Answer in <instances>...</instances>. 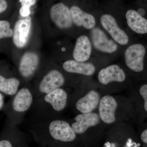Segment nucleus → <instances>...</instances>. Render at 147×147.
I'll return each instance as SVG.
<instances>
[{
    "instance_id": "12",
    "label": "nucleus",
    "mask_w": 147,
    "mask_h": 147,
    "mask_svg": "<svg viewBox=\"0 0 147 147\" xmlns=\"http://www.w3.org/2000/svg\"><path fill=\"white\" fill-rule=\"evenodd\" d=\"M91 38L95 48L100 52L111 54L117 50V45L115 42L109 39L104 32L99 28L92 30Z\"/></svg>"
},
{
    "instance_id": "16",
    "label": "nucleus",
    "mask_w": 147,
    "mask_h": 147,
    "mask_svg": "<svg viewBox=\"0 0 147 147\" xmlns=\"http://www.w3.org/2000/svg\"><path fill=\"white\" fill-rule=\"evenodd\" d=\"M72 23L78 27H83L87 29H92L96 25L94 16L85 12L80 7L74 5L70 8Z\"/></svg>"
},
{
    "instance_id": "9",
    "label": "nucleus",
    "mask_w": 147,
    "mask_h": 147,
    "mask_svg": "<svg viewBox=\"0 0 147 147\" xmlns=\"http://www.w3.org/2000/svg\"><path fill=\"white\" fill-rule=\"evenodd\" d=\"M20 78L14 76L6 65H0V92L6 95L13 96L20 88Z\"/></svg>"
},
{
    "instance_id": "22",
    "label": "nucleus",
    "mask_w": 147,
    "mask_h": 147,
    "mask_svg": "<svg viewBox=\"0 0 147 147\" xmlns=\"http://www.w3.org/2000/svg\"><path fill=\"white\" fill-rule=\"evenodd\" d=\"M9 6L8 0H0V19L8 11Z\"/></svg>"
},
{
    "instance_id": "3",
    "label": "nucleus",
    "mask_w": 147,
    "mask_h": 147,
    "mask_svg": "<svg viewBox=\"0 0 147 147\" xmlns=\"http://www.w3.org/2000/svg\"><path fill=\"white\" fill-rule=\"evenodd\" d=\"M34 99L31 85L27 84L20 88L3 108L6 121L17 126L20 124L32 108Z\"/></svg>"
},
{
    "instance_id": "10",
    "label": "nucleus",
    "mask_w": 147,
    "mask_h": 147,
    "mask_svg": "<svg viewBox=\"0 0 147 147\" xmlns=\"http://www.w3.org/2000/svg\"><path fill=\"white\" fill-rule=\"evenodd\" d=\"M51 20L59 28H70L72 26L70 9L62 3L54 5L50 10Z\"/></svg>"
},
{
    "instance_id": "8",
    "label": "nucleus",
    "mask_w": 147,
    "mask_h": 147,
    "mask_svg": "<svg viewBox=\"0 0 147 147\" xmlns=\"http://www.w3.org/2000/svg\"><path fill=\"white\" fill-rule=\"evenodd\" d=\"M146 53V48L142 44L136 43L130 45L127 48L125 53L126 65L135 72L143 71Z\"/></svg>"
},
{
    "instance_id": "28",
    "label": "nucleus",
    "mask_w": 147,
    "mask_h": 147,
    "mask_svg": "<svg viewBox=\"0 0 147 147\" xmlns=\"http://www.w3.org/2000/svg\"><path fill=\"white\" fill-rule=\"evenodd\" d=\"M17 147H30L29 146L28 144V143H27V141H25V142H22V143H21L20 144L18 145V146Z\"/></svg>"
},
{
    "instance_id": "5",
    "label": "nucleus",
    "mask_w": 147,
    "mask_h": 147,
    "mask_svg": "<svg viewBox=\"0 0 147 147\" xmlns=\"http://www.w3.org/2000/svg\"><path fill=\"white\" fill-rule=\"evenodd\" d=\"M40 59L36 53L28 51L24 53L17 64V70L21 79L26 82L33 79L38 73Z\"/></svg>"
},
{
    "instance_id": "25",
    "label": "nucleus",
    "mask_w": 147,
    "mask_h": 147,
    "mask_svg": "<svg viewBox=\"0 0 147 147\" xmlns=\"http://www.w3.org/2000/svg\"><path fill=\"white\" fill-rule=\"evenodd\" d=\"M36 3V0H21V6L30 7Z\"/></svg>"
},
{
    "instance_id": "27",
    "label": "nucleus",
    "mask_w": 147,
    "mask_h": 147,
    "mask_svg": "<svg viewBox=\"0 0 147 147\" xmlns=\"http://www.w3.org/2000/svg\"><path fill=\"white\" fill-rule=\"evenodd\" d=\"M141 139L143 142L147 144V129H146L142 132L141 135Z\"/></svg>"
},
{
    "instance_id": "29",
    "label": "nucleus",
    "mask_w": 147,
    "mask_h": 147,
    "mask_svg": "<svg viewBox=\"0 0 147 147\" xmlns=\"http://www.w3.org/2000/svg\"><path fill=\"white\" fill-rule=\"evenodd\" d=\"M1 50V48H0V50Z\"/></svg>"
},
{
    "instance_id": "19",
    "label": "nucleus",
    "mask_w": 147,
    "mask_h": 147,
    "mask_svg": "<svg viewBox=\"0 0 147 147\" xmlns=\"http://www.w3.org/2000/svg\"><path fill=\"white\" fill-rule=\"evenodd\" d=\"M65 71L69 73L77 74L85 76H91L95 71V67L90 63L82 62L74 60H69L62 65Z\"/></svg>"
},
{
    "instance_id": "11",
    "label": "nucleus",
    "mask_w": 147,
    "mask_h": 147,
    "mask_svg": "<svg viewBox=\"0 0 147 147\" xmlns=\"http://www.w3.org/2000/svg\"><path fill=\"white\" fill-rule=\"evenodd\" d=\"M100 22L103 28L116 42L123 45L128 43V36L119 27L116 19L113 16L110 14H104L100 17Z\"/></svg>"
},
{
    "instance_id": "18",
    "label": "nucleus",
    "mask_w": 147,
    "mask_h": 147,
    "mask_svg": "<svg viewBox=\"0 0 147 147\" xmlns=\"http://www.w3.org/2000/svg\"><path fill=\"white\" fill-rule=\"evenodd\" d=\"M92 45L89 38L85 35L79 36L76 40L73 52L74 60L85 62L89 59Z\"/></svg>"
},
{
    "instance_id": "30",
    "label": "nucleus",
    "mask_w": 147,
    "mask_h": 147,
    "mask_svg": "<svg viewBox=\"0 0 147 147\" xmlns=\"http://www.w3.org/2000/svg\"><path fill=\"white\" fill-rule=\"evenodd\" d=\"M40 147H42L40 146Z\"/></svg>"
},
{
    "instance_id": "21",
    "label": "nucleus",
    "mask_w": 147,
    "mask_h": 147,
    "mask_svg": "<svg viewBox=\"0 0 147 147\" xmlns=\"http://www.w3.org/2000/svg\"><path fill=\"white\" fill-rule=\"evenodd\" d=\"M13 34V29L10 22L5 19H0V48L6 47L5 42L11 40Z\"/></svg>"
},
{
    "instance_id": "4",
    "label": "nucleus",
    "mask_w": 147,
    "mask_h": 147,
    "mask_svg": "<svg viewBox=\"0 0 147 147\" xmlns=\"http://www.w3.org/2000/svg\"><path fill=\"white\" fill-rule=\"evenodd\" d=\"M65 83L64 76L59 69L53 67L48 69L31 86L34 98L62 88Z\"/></svg>"
},
{
    "instance_id": "13",
    "label": "nucleus",
    "mask_w": 147,
    "mask_h": 147,
    "mask_svg": "<svg viewBox=\"0 0 147 147\" xmlns=\"http://www.w3.org/2000/svg\"><path fill=\"white\" fill-rule=\"evenodd\" d=\"M75 121L70 125L77 134H84L87 129L99 123V116L96 113H81L74 117Z\"/></svg>"
},
{
    "instance_id": "26",
    "label": "nucleus",
    "mask_w": 147,
    "mask_h": 147,
    "mask_svg": "<svg viewBox=\"0 0 147 147\" xmlns=\"http://www.w3.org/2000/svg\"><path fill=\"white\" fill-rule=\"evenodd\" d=\"M5 95L0 92V111L3 110L5 105Z\"/></svg>"
},
{
    "instance_id": "2",
    "label": "nucleus",
    "mask_w": 147,
    "mask_h": 147,
    "mask_svg": "<svg viewBox=\"0 0 147 147\" xmlns=\"http://www.w3.org/2000/svg\"><path fill=\"white\" fill-rule=\"evenodd\" d=\"M68 99V94L62 88L35 98L28 112L31 121L59 117Z\"/></svg>"
},
{
    "instance_id": "24",
    "label": "nucleus",
    "mask_w": 147,
    "mask_h": 147,
    "mask_svg": "<svg viewBox=\"0 0 147 147\" xmlns=\"http://www.w3.org/2000/svg\"><path fill=\"white\" fill-rule=\"evenodd\" d=\"M30 7L26 6H21L19 10V13L21 16L27 17L30 14Z\"/></svg>"
},
{
    "instance_id": "6",
    "label": "nucleus",
    "mask_w": 147,
    "mask_h": 147,
    "mask_svg": "<svg viewBox=\"0 0 147 147\" xmlns=\"http://www.w3.org/2000/svg\"><path fill=\"white\" fill-rule=\"evenodd\" d=\"M27 140L26 135L18 126L5 121L0 132V147H17Z\"/></svg>"
},
{
    "instance_id": "14",
    "label": "nucleus",
    "mask_w": 147,
    "mask_h": 147,
    "mask_svg": "<svg viewBox=\"0 0 147 147\" xmlns=\"http://www.w3.org/2000/svg\"><path fill=\"white\" fill-rule=\"evenodd\" d=\"M118 104L115 99L110 96H105L100 100L99 115L100 118L105 123H113L115 121V113Z\"/></svg>"
},
{
    "instance_id": "31",
    "label": "nucleus",
    "mask_w": 147,
    "mask_h": 147,
    "mask_svg": "<svg viewBox=\"0 0 147 147\" xmlns=\"http://www.w3.org/2000/svg\"></svg>"
},
{
    "instance_id": "23",
    "label": "nucleus",
    "mask_w": 147,
    "mask_h": 147,
    "mask_svg": "<svg viewBox=\"0 0 147 147\" xmlns=\"http://www.w3.org/2000/svg\"><path fill=\"white\" fill-rule=\"evenodd\" d=\"M140 93L144 100V108L147 112V84H145L141 87Z\"/></svg>"
},
{
    "instance_id": "20",
    "label": "nucleus",
    "mask_w": 147,
    "mask_h": 147,
    "mask_svg": "<svg viewBox=\"0 0 147 147\" xmlns=\"http://www.w3.org/2000/svg\"><path fill=\"white\" fill-rule=\"evenodd\" d=\"M125 16L129 28L133 31L139 34H147V19L142 16L136 10L129 9Z\"/></svg>"
},
{
    "instance_id": "15",
    "label": "nucleus",
    "mask_w": 147,
    "mask_h": 147,
    "mask_svg": "<svg viewBox=\"0 0 147 147\" xmlns=\"http://www.w3.org/2000/svg\"><path fill=\"white\" fill-rule=\"evenodd\" d=\"M100 83L107 85L113 82H123L125 79L124 71L117 65H113L102 69L98 75Z\"/></svg>"
},
{
    "instance_id": "1",
    "label": "nucleus",
    "mask_w": 147,
    "mask_h": 147,
    "mask_svg": "<svg viewBox=\"0 0 147 147\" xmlns=\"http://www.w3.org/2000/svg\"><path fill=\"white\" fill-rule=\"evenodd\" d=\"M29 131L42 147H64L77 136L70 124L60 117L31 121Z\"/></svg>"
},
{
    "instance_id": "17",
    "label": "nucleus",
    "mask_w": 147,
    "mask_h": 147,
    "mask_svg": "<svg viewBox=\"0 0 147 147\" xmlns=\"http://www.w3.org/2000/svg\"><path fill=\"white\" fill-rule=\"evenodd\" d=\"M100 100L98 93L94 90H91L76 101L75 108L81 113H91L97 107Z\"/></svg>"
},
{
    "instance_id": "7",
    "label": "nucleus",
    "mask_w": 147,
    "mask_h": 147,
    "mask_svg": "<svg viewBox=\"0 0 147 147\" xmlns=\"http://www.w3.org/2000/svg\"><path fill=\"white\" fill-rule=\"evenodd\" d=\"M32 27V18L30 16L15 22L13 28L12 42L16 48L22 49L27 45Z\"/></svg>"
}]
</instances>
